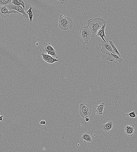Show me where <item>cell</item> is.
Instances as JSON below:
<instances>
[{"label": "cell", "instance_id": "1", "mask_svg": "<svg viewBox=\"0 0 137 152\" xmlns=\"http://www.w3.org/2000/svg\"><path fill=\"white\" fill-rule=\"evenodd\" d=\"M106 21L101 18H96L87 21V26L91 32L92 37L98 36V30L104 25L106 24Z\"/></svg>", "mask_w": 137, "mask_h": 152}, {"label": "cell", "instance_id": "2", "mask_svg": "<svg viewBox=\"0 0 137 152\" xmlns=\"http://www.w3.org/2000/svg\"><path fill=\"white\" fill-rule=\"evenodd\" d=\"M59 23L60 29L64 31L71 28L74 25L73 19L63 15L60 16L59 18Z\"/></svg>", "mask_w": 137, "mask_h": 152}, {"label": "cell", "instance_id": "3", "mask_svg": "<svg viewBox=\"0 0 137 152\" xmlns=\"http://www.w3.org/2000/svg\"><path fill=\"white\" fill-rule=\"evenodd\" d=\"M92 110V105L90 103H81L79 105V113L83 118L86 116H90Z\"/></svg>", "mask_w": 137, "mask_h": 152}, {"label": "cell", "instance_id": "4", "mask_svg": "<svg viewBox=\"0 0 137 152\" xmlns=\"http://www.w3.org/2000/svg\"><path fill=\"white\" fill-rule=\"evenodd\" d=\"M79 35L86 43H88L92 38L91 32L87 26L83 27L80 29L79 30Z\"/></svg>", "mask_w": 137, "mask_h": 152}, {"label": "cell", "instance_id": "5", "mask_svg": "<svg viewBox=\"0 0 137 152\" xmlns=\"http://www.w3.org/2000/svg\"><path fill=\"white\" fill-rule=\"evenodd\" d=\"M6 6L9 11L15 10L20 13L22 14H23V17L25 18L28 19L29 17L28 14L25 12L24 9L21 6H17L12 3L7 5Z\"/></svg>", "mask_w": 137, "mask_h": 152}, {"label": "cell", "instance_id": "6", "mask_svg": "<svg viewBox=\"0 0 137 152\" xmlns=\"http://www.w3.org/2000/svg\"><path fill=\"white\" fill-rule=\"evenodd\" d=\"M20 14V13L15 10H12L9 11L8 9L6 6L0 7V15L1 18H5L9 16L11 14Z\"/></svg>", "mask_w": 137, "mask_h": 152}, {"label": "cell", "instance_id": "7", "mask_svg": "<svg viewBox=\"0 0 137 152\" xmlns=\"http://www.w3.org/2000/svg\"><path fill=\"white\" fill-rule=\"evenodd\" d=\"M101 52L102 53L109 55L111 53L113 54V51L112 46L109 43L101 42Z\"/></svg>", "mask_w": 137, "mask_h": 152}, {"label": "cell", "instance_id": "8", "mask_svg": "<svg viewBox=\"0 0 137 152\" xmlns=\"http://www.w3.org/2000/svg\"><path fill=\"white\" fill-rule=\"evenodd\" d=\"M42 59L43 60L47 63L52 64L58 62L59 60L57 59L54 58L51 56L47 54L42 53L41 54Z\"/></svg>", "mask_w": 137, "mask_h": 152}, {"label": "cell", "instance_id": "9", "mask_svg": "<svg viewBox=\"0 0 137 152\" xmlns=\"http://www.w3.org/2000/svg\"><path fill=\"white\" fill-rule=\"evenodd\" d=\"M107 60L110 62H113L114 61H116L119 63H121L123 61L121 57L116 54L112 53H111L108 55V56L107 58Z\"/></svg>", "mask_w": 137, "mask_h": 152}, {"label": "cell", "instance_id": "10", "mask_svg": "<svg viewBox=\"0 0 137 152\" xmlns=\"http://www.w3.org/2000/svg\"><path fill=\"white\" fill-rule=\"evenodd\" d=\"M101 128L106 132L110 131L114 128V124L112 121H110L102 125Z\"/></svg>", "mask_w": 137, "mask_h": 152}, {"label": "cell", "instance_id": "11", "mask_svg": "<svg viewBox=\"0 0 137 152\" xmlns=\"http://www.w3.org/2000/svg\"><path fill=\"white\" fill-rule=\"evenodd\" d=\"M126 135L128 137L132 136L135 131L134 126L131 125H127L125 126L124 129Z\"/></svg>", "mask_w": 137, "mask_h": 152}, {"label": "cell", "instance_id": "12", "mask_svg": "<svg viewBox=\"0 0 137 152\" xmlns=\"http://www.w3.org/2000/svg\"><path fill=\"white\" fill-rule=\"evenodd\" d=\"M106 25H103L101 28L98 30V36L99 37L103 40V41L105 42H106V41L105 40L106 38V37L105 33V28Z\"/></svg>", "mask_w": 137, "mask_h": 152}, {"label": "cell", "instance_id": "13", "mask_svg": "<svg viewBox=\"0 0 137 152\" xmlns=\"http://www.w3.org/2000/svg\"><path fill=\"white\" fill-rule=\"evenodd\" d=\"M81 139L85 142L90 143L92 141L91 134L89 132H84L82 134L81 137Z\"/></svg>", "mask_w": 137, "mask_h": 152}, {"label": "cell", "instance_id": "14", "mask_svg": "<svg viewBox=\"0 0 137 152\" xmlns=\"http://www.w3.org/2000/svg\"><path fill=\"white\" fill-rule=\"evenodd\" d=\"M105 105V103L103 102V103H100L96 105V111L98 114L100 115H102L103 114Z\"/></svg>", "mask_w": 137, "mask_h": 152}, {"label": "cell", "instance_id": "15", "mask_svg": "<svg viewBox=\"0 0 137 152\" xmlns=\"http://www.w3.org/2000/svg\"><path fill=\"white\" fill-rule=\"evenodd\" d=\"M43 51L54 58L57 59L58 57L57 52L56 50L53 51H50L44 49L43 50Z\"/></svg>", "mask_w": 137, "mask_h": 152}, {"label": "cell", "instance_id": "16", "mask_svg": "<svg viewBox=\"0 0 137 152\" xmlns=\"http://www.w3.org/2000/svg\"><path fill=\"white\" fill-rule=\"evenodd\" d=\"M109 42L111 46H112L113 51V54H116V55H118L119 56L121 57L120 53L119 52L118 50H117L116 46L113 43V42L111 40H109Z\"/></svg>", "mask_w": 137, "mask_h": 152}, {"label": "cell", "instance_id": "17", "mask_svg": "<svg viewBox=\"0 0 137 152\" xmlns=\"http://www.w3.org/2000/svg\"><path fill=\"white\" fill-rule=\"evenodd\" d=\"M12 0H0V6H7L12 3Z\"/></svg>", "mask_w": 137, "mask_h": 152}, {"label": "cell", "instance_id": "18", "mask_svg": "<svg viewBox=\"0 0 137 152\" xmlns=\"http://www.w3.org/2000/svg\"><path fill=\"white\" fill-rule=\"evenodd\" d=\"M44 49H47V50L50 51H55V49L52 47L51 45V43L49 42L48 43H44Z\"/></svg>", "mask_w": 137, "mask_h": 152}, {"label": "cell", "instance_id": "19", "mask_svg": "<svg viewBox=\"0 0 137 152\" xmlns=\"http://www.w3.org/2000/svg\"><path fill=\"white\" fill-rule=\"evenodd\" d=\"M32 9L33 8L30 7L29 9L25 12L28 14L29 17L30 22H32V19L33 17V13L32 12Z\"/></svg>", "mask_w": 137, "mask_h": 152}, {"label": "cell", "instance_id": "20", "mask_svg": "<svg viewBox=\"0 0 137 152\" xmlns=\"http://www.w3.org/2000/svg\"><path fill=\"white\" fill-rule=\"evenodd\" d=\"M127 116L128 117L133 118H135L137 117L135 111H134L128 113L127 114Z\"/></svg>", "mask_w": 137, "mask_h": 152}, {"label": "cell", "instance_id": "21", "mask_svg": "<svg viewBox=\"0 0 137 152\" xmlns=\"http://www.w3.org/2000/svg\"><path fill=\"white\" fill-rule=\"evenodd\" d=\"M12 4L17 6H20V3L18 0H12Z\"/></svg>", "mask_w": 137, "mask_h": 152}, {"label": "cell", "instance_id": "22", "mask_svg": "<svg viewBox=\"0 0 137 152\" xmlns=\"http://www.w3.org/2000/svg\"><path fill=\"white\" fill-rule=\"evenodd\" d=\"M84 119L85 121L87 122H88L90 121V118H89V116H86L84 118Z\"/></svg>", "mask_w": 137, "mask_h": 152}, {"label": "cell", "instance_id": "23", "mask_svg": "<svg viewBox=\"0 0 137 152\" xmlns=\"http://www.w3.org/2000/svg\"><path fill=\"white\" fill-rule=\"evenodd\" d=\"M46 122L45 121L43 120L41 121L40 122V124L42 125H44L46 124Z\"/></svg>", "mask_w": 137, "mask_h": 152}, {"label": "cell", "instance_id": "24", "mask_svg": "<svg viewBox=\"0 0 137 152\" xmlns=\"http://www.w3.org/2000/svg\"><path fill=\"white\" fill-rule=\"evenodd\" d=\"M59 1H60V3L62 4H63L65 2H66L67 0H58Z\"/></svg>", "mask_w": 137, "mask_h": 152}, {"label": "cell", "instance_id": "25", "mask_svg": "<svg viewBox=\"0 0 137 152\" xmlns=\"http://www.w3.org/2000/svg\"><path fill=\"white\" fill-rule=\"evenodd\" d=\"M18 0L19 1V2H20V3H22L24 5H25V3L24 2V1L23 0Z\"/></svg>", "mask_w": 137, "mask_h": 152}, {"label": "cell", "instance_id": "26", "mask_svg": "<svg viewBox=\"0 0 137 152\" xmlns=\"http://www.w3.org/2000/svg\"><path fill=\"white\" fill-rule=\"evenodd\" d=\"M4 116H0V120L2 121V122H3V121L2 120V118H3Z\"/></svg>", "mask_w": 137, "mask_h": 152}]
</instances>
